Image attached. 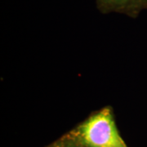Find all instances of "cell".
<instances>
[{"mask_svg":"<svg viewBox=\"0 0 147 147\" xmlns=\"http://www.w3.org/2000/svg\"><path fill=\"white\" fill-rule=\"evenodd\" d=\"M71 131L84 147H128L119 132L110 106L94 112Z\"/></svg>","mask_w":147,"mask_h":147,"instance_id":"cell-1","label":"cell"},{"mask_svg":"<svg viewBox=\"0 0 147 147\" xmlns=\"http://www.w3.org/2000/svg\"><path fill=\"white\" fill-rule=\"evenodd\" d=\"M97 10L102 14L118 13L136 19L147 10V0H95Z\"/></svg>","mask_w":147,"mask_h":147,"instance_id":"cell-2","label":"cell"},{"mask_svg":"<svg viewBox=\"0 0 147 147\" xmlns=\"http://www.w3.org/2000/svg\"><path fill=\"white\" fill-rule=\"evenodd\" d=\"M46 147H84L80 143L79 139L72 133V131H69L68 133L63 135L57 141L53 142L49 146Z\"/></svg>","mask_w":147,"mask_h":147,"instance_id":"cell-3","label":"cell"}]
</instances>
